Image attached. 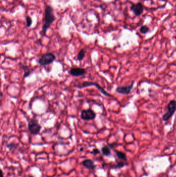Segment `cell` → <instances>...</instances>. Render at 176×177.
Returning <instances> with one entry per match:
<instances>
[{
  "mask_svg": "<svg viewBox=\"0 0 176 177\" xmlns=\"http://www.w3.org/2000/svg\"><path fill=\"white\" fill-rule=\"evenodd\" d=\"M125 165H126V163H124L122 161L119 162H118L117 167H118V168H121V167H123Z\"/></svg>",
  "mask_w": 176,
  "mask_h": 177,
  "instance_id": "obj_18",
  "label": "cell"
},
{
  "mask_svg": "<svg viewBox=\"0 0 176 177\" xmlns=\"http://www.w3.org/2000/svg\"><path fill=\"white\" fill-rule=\"evenodd\" d=\"M134 82L133 81L130 85L128 86H124V87H118L116 89V91L119 94H124V95H127L130 93L132 89L133 88Z\"/></svg>",
  "mask_w": 176,
  "mask_h": 177,
  "instance_id": "obj_8",
  "label": "cell"
},
{
  "mask_svg": "<svg viewBox=\"0 0 176 177\" xmlns=\"http://www.w3.org/2000/svg\"><path fill=\"white\" fill-rule=\"evenodd\" d=\"M17 145L14 143H11L10 144L7 146V147L10 149V150H12L13 149L16 148Z\"/></svg>",
  "mask_w": 176,
  "mask_h": 177,
  "instance_id": "obj_17",
  "label": "cell"
},
{
  "mask_svg": "<svg viewBox=\"0 0 176 177\" xmlns=\"http://www.w3.org/2000/svg\"><path fill=\"white\" fill-rule=\"evenodd\" d=\"M140 32L143 33V34H146L149 31V27H148L147 26H146V25L142 26V27H140Z\"/></svg>",
  "mask_w": 176,
  "mask_h": 177,
  "instance_id": "obj_16",
  "label": "cell"
},
{
  "mask_svg": "<svg viewBox=\"0 0 176 177\" xmlns=\"http://www.w3.org/2000/svg\"><path fill=\"white\" fill-rule=\"evenodd\" d=\"M86 51L84 49H81L78 53L77 56V60L79 61H81L84 59Z\"/></svg>",
  "mask_w": 176,
  "mask_h": 177,
  "instance_id": "obj_12",
  "label": "cell"
},
{
  "mask_svg": "<svg viewBox=\"0 0 176 177\" xmlns=\"http://www.w3.org/2000/svg\"><path fill=\"white\" fill-rule=\"evenodd\" d=\"M130 8L136 16H140L143 11V7L140 3L133 4Z\"/></svg>",
  "mask_w": 176,
  "mask_h": 177,
  "instance_id": "obj_9",
  "label": "cell"
},
{
  "mask_svg": "<svg viewBox=\"0 0 176 177\" xmlns=\"http://www.w3.org/2000/svg\"><path fill=\"white\" fill-rule=\"evenodd\" d=\"M54 9L51 5H47L46 6L45 11V18L44 24L42 28V36H44L46 35V33L51 25L55 21L56 17L53 13Z\"/></svg>",
  "mask_w": 176,
  "mask_h": 177,
  "instance_id": "obj_1",
  "label": "cell"
},
{
  "mask_svg": "<svg viewBox=\"0 0 176 177\" xmlns=\"http://www.w3.org/2000/svg\"><path fill=\"white\" fill-rule=\"evenodd\" d=\"M167 110L168 111L162 117V119L164 121H168L174 114L176 111V101L172 100L169 102L167 105Z\"/></svg>",
  "mask_w": 176,
  "mask_h": 177,
  "instance_id": "obj_3",
  "label": "cell"
},
{
  "mask_svg": "<svg viewBox=\"0 0 176 177\" xmlns=\"http://www.w3.org/2000/svg\"><path fill=\"white\" fill-rule=\"evenodd\" d=\"M20 67L24 71V78H27L32 73V70H31L27 65L20 63Z\"/></svg>",
  "mask_w": 176,
  "mask_h": 177,
  "instance_id": "obj_10",
  "label": "cell"
},
{
  "mask_svg": "<svg viewBox=\"0 0 176 177\" xmlns=\"http://www.w3.org/2000/svg\"><path fill=\"white\" fill-rule=\"evenodd\" d=\"M101 150H102L103 154L104 156H108L111 154V150H110V148L108 146H103Z\"/></svg>",
  "mask_w": 176,
  "mask_h": 177,
  "instance_id": "obj_14",
  "label": "cell"
},
{
  "mask_svg": "<svg viewBox=\"0 0 176 177\" xmlns=\"http://www.w3.org/2000/svg\"><path fill=\"white\" fill-rule=\"evenodd\" d=\"M32 177V176H30V177Z\"/></svg>",
  "mask_w": 176,
  "mask_h": 177,
  "instance_id": "obj_20",
  "label": "cell"
},
{
  "mask_svg": "<svg viewBox=\"0 0 176 177\" xmlns=\"http://www.w3.org/2000/svg\"><path fill=\"white\" fill-rule=\"evenodd\" d=\"M96 117V114L92 109L89 108L86 110H83L81 111V119L85 121L93 120Z\"/></svg>",
  "mask_w": 176,
  "mask_h": 177,
  "instance_id": "obj_6",
  "label": "cell"
},
{
  "mask_svg": "<svg viewBox=\"0 0 176 177\" xmlns=\"http://www.w3.org/2000/svg\"><path fill=\"white\" fill-rule=\"evenodd\" d=\"M91 86H94V87H96L102 94H103L104 95L106 96L107 97H110L111 96L108 93L106 92V91L104 90V88H103L102 87H101L99 84L96 83V82H83V83L81 84V85H78L77 87L80 88H86V87H91Z\"/></svg>",
  "mask_w": 176,
  "mask_h": 177,
  "instance_id": "obj_4",
  "label": "cell"
},
{
  "mask_svg": "<svg viewBox=\"0 0 176 177\" xmlns=\"http://www.w3.org/2000/svg\"></svg>",
  "mask_w": 176,
  "mask_h": 177,
  "instance_id": "obj_21",
  "label": "cell"
},
{
  "mask_svg": "<svg viewBox=\"0 0 176 177\" xmlns=\"http://www.w3.org/2000/svg\"><path fill=\"white\" fill-rule=\"evenodd\" d=\"M82 164H83L84 166L87 169H93L95 168L96 166L94 162L91 159H85L83 161Z\"/></svg>",
  "mask_w": 176,
  "mask_h": 177,
  "instance_id": "obj_11",
  "label": "cell"
},
{
  "mask_svg": "<svg viewBox=\"0 0 176 177\" xmlns=\"http://www.w3.org/2000/svg\"><path fill=\"white\" fill-rule=\"evenodd\" d=\"M42 127L38 123V121L35 119H32L29 122L28 129L31 134L36 135L39 133Z\"/></svg>",
  "mask_w": 176,
  "mask_h": 177,
  "instance_id": "obj_5",
  "label": "cell"
},
{
  "mask_svg": "<svg viewBox=\"0 0 176 177\" xmlns=\"http://www.w3.org/2000/svg\"><path fill=\"white\" fill-rule=\"evenodd\" d=\"M26 22H27V27H30L32 24L33 21L31 17L27 16L26 17Z\"/></svg>",
  "mask_w": 176,
  "mask_h": 177,
  "instance_id": "obj_15",
  "label": "cell"
},
{
  "mask_svg": "<svg viewBox=\"0 0 176 177\" xmlns=\"http://www.w3.org/2000/svg\"><path fill=\"white\" fill-rule=\"evenodd\" d=\"M69 73L71 76L77 77L83 76L86 73V71L85 69L81 67H73L70 69Z\"/></svg>",
  "mask_w": 176,
  "mask_h": 177,
  "instance_id": "obj_7",
  "label": "cell"
},
{
  "mask_svg": "<svg viewBox=\"0 0 176 177\" xmlns=\"http://www.w3.org/2000/svg\"><path fill=\"white\" fill-rule=\"evenodd\" d=\"M116 152L117 156L118 157V159L122 160V161H127L126 155L124 152H121V151H116Z\"/></svg>",
  "mask_w": 176,
  "mask_h": 177,
  "instance_id": "obj_13",
  "label": "cell"
},
{
  "mask_svg": "<svg viewBox=\"0 0 176 177\" xmlns=\"http://www.w3.org/2000/svg\"><path fill=\"white\" fill-rule=\"evenodd\" d=\"M55 59V54L51 53H47L40 57L38 62L41 66H46L52 63Z\"/></svg>",
  "mask_w": 176,
  "mask_h": 177,
  "instance_id": "obj_2",
  "label": "cell"
},
{
  "mask_svg": "<svg viewBox=\"0 0 176 177\" xmlns=\"http://www.w3.org/2000/svg\"><path fill=\"white\" fill-rule=\"evenodd\" d=\"M92 153L94 154H98L100 153V151L98 149H94L93 150Z\"/></svg>",
  "mask_w": 176,
  "mask_h": 177,
  "instance_id": "obj_19",
  "label": "cell"
}]
</instances>
